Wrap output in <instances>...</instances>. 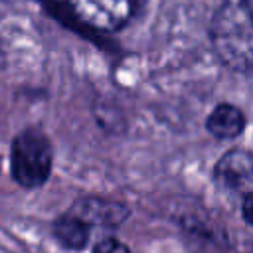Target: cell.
<instances>
[{
  "instance_id": "1",
  "label": "cell",
  "mask_w": 253,
  "mask_h": 253,
  "mask_svg": "<svg viewBox=\"0 0 253 253\" xmlns=\"http://www.w3.org/2000/svg\"><path fill=\"white\" fill-rule=\"evenodd\" d=\"M217 57L239 71H253V18L241 0H225L211 20Z\"/></svg>"
},
{
  "instance_id": "2",
  "label": "cell",
  "mask_w": 253,
  "mask_h": 253,
  "mask_svg": "<svg viewBox=\"0 0 253 253\" xmlns=\"http://www.w3.org/2000/svg\"><path fill=\"white\" fill-rule=\"evenodd\" d=\"M12 176L24 188L42 186L51 172V144L43 132L26 128L12 142Z\"/></svg>"
},
{
  "instance_id": "3",
  "label": "cell",
  "mask_w": 253,
  "mask_h": 253,
  "mask_svg": "<svg viewBox=\"0 0 253 253\" xmlns=\"http://www.w3.org/2000/svg\"><path fill=\"white\" fill-rule=\"evenodd\" d=\"M75 16L101 32L123 28L132 14V0H67Z\"/></svg>"
},
{
  "instance_id": "4",
  "label": "cell",
  "mask_w": 253,
  "mask_h": 253,
  "mask_svg": "<svg viewBox=\"0 0 253 253\" xmlns=\"http://www.w3.org/2000/svg\"><path fill=\"white\" fill-rule=\"evenodd\" d=\"M215 182L231 192L253 190V154L247 150L225 152L213 170Z\"/></svg>"
},
{
  "instance_id": "5",
  "label": "cell",
  "mask_w": 253,
  "mask_h": 253,
  "mask_svg": "<svg viewBox=\"0 0 253 253\" xmlns=\"http://www.w3.org/2000/svg\"><path fill=\"white\" fill-rule=\"evenodd\" d=\"M71 213L79 215L81 219H85L89 225L91 223H103V225H119L126 215L128 210L121 204H111V202H103L99 198H87V200H79L75 202V206L71 208Z\"/></svg>"
},
{
  "instance_id": "6",
  "label": "cell",
  "mask_w": 253,
  "mask_h": 253,
  "mask_svg": "<svg viewBox=\"0 0 253 253\" xmlns=\"http://www.w3.org/2000/svg\"><path fill=\"white\" fill-rule=\"evenodd\" d=\"M243 126H245L243 113L229 103L217 105L206 121V128L217 138H235L243 130Z\"/></svg>"
},
{
  "instance_id": "7",
  "label": "cell",
  "mask_w": 253,
  "mask_h": 253,
  "mask_svg": "<svg viewBox=\"0 0 253 253\" xmlns=\"http://www.w3.org/2000/svg\"><path fill=\"white\" fill-rule=\"evenodd\" d=\"M89 223L75 213H67L53 223V235L67 249H83L89 239Z\"/></svg>"
},
{
  "instance_id": "8",
  "label": "cell",
  "mask_w": 253,
  "mask_h": 253,
  "mask_svg": "<svg viewBox=\"0 0 253 253\" xmlns=\"http://www.w3.org/2000/svg\"><path fill=\"white\" fill-rule=\"evenodd\" d=\"M93 253H130V251H128V249H126V245H123L121 241H117V239L109 237V239L99 241V243L95 245Z\"/></svg>"
},
{
  "instance_id": "9",
  "label": "cell",
  "mask_w": 253,
  "mask_h": 253,
  "mask_svg": "<svg viewBox=\"0 0 253 253\" xmlns=\"http://www.w3.org/2000/svg\"><path fill=\"white\" fill-rule=\"evenodd\" d=\"M241 215H243V219H245L249 225H253V190H249V192L245 194V198H243Z\"/></svg>"
},
{
  "instance_id": "10",
  "label": "cell",
  "mask_w": 253,
  "mask_h": 253,
  "mask_svg": "<svg viewBox=\"0 0 253 253\" xmlns=\"http://www.w3.org/2000/svg\"><path fill=\"white\" fill-rule=\"evenodd\" d=\"M243 2V6L247 8V12H249V16L253 18V0H241Z\"/></svg>"
}]
</instances>
